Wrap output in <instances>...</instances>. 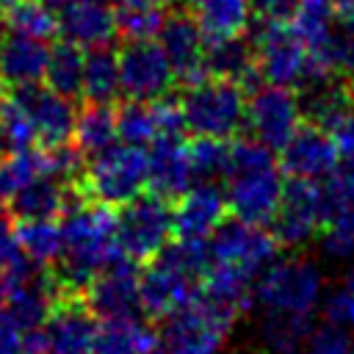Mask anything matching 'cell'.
Segmentation results:
<instances>
[{
	"label": "cell",
	"instance_id": "obj_1",
	"mask_svg": "<svg viewBox=\"0 0 354 354\" xmlns=\"http://www.w3.org/2000/svg\"><path fill=\"white\" fill-rule=\"evenodd\" d=\"M64 227V257L55 271L69 293L83 290L100 271L116 263L122 254L116 238V213L88 196L72 199L61 216Z\"/></svg>",
	"mask_w": 354,
	"mask_h": 354
},
{
	"label": "cell",
	"instance_id": "obj_2",
	"mask_svg": "<svg viewBox=\"0 0 354 354\" xmlns=\"http://www.w3.org/2000/svg\"><path fill=\"white\" fill-rule=\"evenodd\" d=\"M210 266L207 241H169L141 271V307L152 318H169L202 293V277Z\"/></svg>",
	"mask_w": 354,
	"mask_h": 354
},
{
	"label": "cell",
	"instance_id": "obj_3",
	"mask_svg": "<svg viewBox=\"0 0 354 354\" xmlns=\"http://www.w3.org/2000/svg\"><path fill=\"white\" fill-rule=\"evenodd\" d=\"M180 111L185 130L207 138H232L241 127H246V102L249 91L218 75H205L199 80L185 83L180 94Z\"/></svg>",
	"mask_w": 354,
	"mask_h": 354
},
{
	"label": "cell",
	"instance_id": "obj_4",
	"mask_svg": "<svg viewBox=\"0 0 354 354\" xmlns=\"http://www.w3.org/2000/svg\"><path fill=\"white\" fill-rule=\"evenodd\" d=\"M83 196L102 202L108 207H122L144 188H149V163L147 149L138 144L116 141L108 149L91 155L77 180Z\"/></svg>",
	"mask_w": 354,
	"mask_h": 354
},
{
	"label": "cell",
	"instance_id": "obj_5",
	"mask_svg": "<svg viewBox=\"0 0 354 354\" xmlns=\"http://www.w3.org/2000/svg\"><path fill=\"white\" fill-rule=\"evenodd\" d=\"M257 72L266 83L304 88L315 77H326L318 72L310 47L293 30L290 22H263L252 39Z\"/></svg>",
	"mask_w": 354,
	"mask_h": 354
},
{
	"label": "cell",
	"instance_id": "obj_6",
	"mask_svg": "<svg viewBox=\"0 0 354 354\" xmlns=\"http://www.w3.org/2000/svg\"><path fill=\"white\" fill-rule=\"evenodd\" d=\"M324 279L321 271L304 257H282L260 271L254 282V301L266 313H296L313 315L321 304Z\"/></svg>",
	"mask_w": 354,
	"mask_h": 354
},
{
	"label": "cell",
	"instance_id": "obj_7",
	"mask_svg": "<svg viewBox=\"0 0 354 354\" xmlns=\"http://www.w3.org/2000/svg\"><path fill=\"white\" fill-rule=\"evenodd\" d=\"M116 238L124 257L136 263L152 260L174 238L171 199L149 191L122 205L116 213Z\"/></svg>",
	"mask_w": 354,
	"mask_h": 354
},
{
	"label": "cell",
	"instance_id": "obj_8",
	"mask_svg": "<svg viewBox=\"0 0 354 354\" xmlns=\"http://www.w3.org/2000/svg\"><path fill=\"white\" fill-rule=\"evenodd\" d=\"M163 321L160 346L166 354H218L235 318L199 293V299Z\"/></svg>",
	"mask_w": 354,
	"mask_h": 354
},
{
	"label": "cell",
	"instance_id": "obj_9",
	"mask_svg": "<svg viewBox=\"0 0 354 354\" xmlns=\"http://www.w3.org/2000/svg\"><path fill=\"white\" fill-rule=\"evenodd\" d=\"M282 188L285 180L282 166H277V160L232 169L224 185L230 216L249 224H271L282 199Z\"/></svg>",
	"mask_w": 354,
	"mask_h": 354
},
{
	"label": "cell",
	"instance_id": "obj_10",
	"mask_svg": "<svg viewBox=\"0 0 354 354\" xmlns=\"http://www.w3.org/2000/svg\"><path fill=\"white\" fill-rule=\"evenodd\" d=\"M304 124V111H301V97L277 83H263L249 91L246 102V127L252 138L263 141L274 152H279L296 130Z\"/></svg>",
	"mask_w": 354,
	"mask_h": 354
},
{
	"label": "cell",
	"instance_id": "obj_11",
	"mask_svg": "<svg viewBox=\"0 0 354 354\" xmlns=\"http://www.w3.org/2000/svg\"><path fill=\"white\" fill-rule=\"evenodd\" d=\"M326 224V188L321 180H285L271 232L282 246H301Z\"/></svg>",
	"mask_w": 354,
	"mask_h": 354
},
{
	"label": "cell",
	"instance_id": "obj_12",
	"mask_svg": "<svg viewBox=\"0 0 354 354\" xmlns=\"http://www.w3.org/2000/svg\"><path fill=\"white\" fill-rule=\"evenodd\" d=\"M207 246H210L213 263H227L260 277V271L277 260L282 243L263 224H249L230 216L216 227Z\"/></svg>",
	"mask_w": 354,
	"mask_h": 354
},
{
	"label": "cell",
	"instance_id": "obj_13",
	"mask_svg": "<svg viewBox=\"0 0 354 354\" xmlns=\"http://www.w3.org/2000/svg\"><path fill=\"white\" fill-rule=\"evenodd\" d=\"M119 77H122V94L127 100H144V102L166 97L177 80L171 61L158 39L124 41V47L119 50Z\"/></svg>",
	"mask_w": 354,
	"mask_h": 354
},
{
	"label": "cell",
	"instance_id": "obj_14",
	"mask_svg": "<svg viewBox=\"0 0 354 354\" xmlns=\"http://www.w3.org/2000/svg\"><path fill=\"white\" fill-rule=\"evenodd\" d=\"M11 97H14V100L22 105V111L28 113L39 147L50 149V147L69 144V141L75 138L77 113H75L69 97L53 91V88L44 86V83L11 88Z\"/></svg>",
	"mask_w": 354,
	"mask_h": 354
},
{
	"label": "cell",
	"instance_id": "obj_15",
	"mask_svg": "<svg viewBox=\"0 0 354 354\" xmlns=\"http://www.w3.org/2000/svg\"><path fill=\"white\" fill-rule=\"evenodd\" d=\"M83 301L91 307V313L102 318H119V315H138L141 307V268L130 257H119L105 271H100L86 288Z\"/></svg>",
	"mask_w": 354,
	"mask_h": 354
},
{
	"label": "cell",
	"instance_id": "obj_16",
	"mask_svg": "<svg viewBox=\"0 0 354 354\" xmlns=\"http://www.w3.org/2000/svg\"><path fill=\"white\" fill-rule=\"evenodd\" d=\"M337 163H340V152L332 133L313 122L301 124L296 136L279 149V166L290 177L326 180L335 174Z\"/></svg>",
	"mask_w": 354,
	"mask_h": 354
},
{
	"label": "cell",
	"instance_id": "obj_17",
	"mask_svg": "<svg viewBox=\"0 0 354 354\" xmlns=\"http://www.w3.org/2000/svg\"><path fill=\"white\" fill-rule=\"evenodd\" d=\"M227 213H230L227 194L218 183H194L171 205L174 235L177 238L210 241V235L227 218Z\"/></svg>",
	"mask_w": 354,
	"mask_h": 354
},
{
	"label": "cell",
	"instance_id": "obj_18",
	"mask_svg": "<svg viewBox=\"0 0 354 354\" xmlns=\"http://www.w3.org/2000/svg\"><path fill=\"white\" fill-rule=\"evenodd\" d=\"M158 41H160L163 53L169 55L177 80L191 83V80H199L207 75V69H205L207 39H205L196 17H191L185 11L166 14L163 28L158 33Z\"/></svg>",
	"mask_w": 354,
	"mask_h": 354
},
{
	"label": "cell",
	"instance_id": "obj_19",
	"mask_svg": "<svg viewBox=\"0 0 354 354\" xmlns=\"http://www.w3.org/2000/svg\"><path fill=\"white\" fill-rule=\"evenodd\" d=\"M41 329L58 354H94L100 318L91 313V307L83 299L66 293L55 301Z\"/></svg>",
	"mask_w": 354,
	"mask_h": 354
},
{
	"label": "cell",
	"instance_id": "obj_20",
	"mask_svg": "<svg viewBox=\"0 0 354 354\" xmlns=\"http://www.w3.org/2000/svg\"><path fill=\"white\" fill-rule=\"evenodd\" d=\"M147 163H149V191L166 199L183 196L196 183L188 144H183V136H163L152 141L147 147Z\"/></svg>",
	"mask_w": 354,
	"mask_h": 354
},
{
	"label": "cell",
	"instance_id": "obj_21",
	"mask_svg": "<svg viewBox=\"0 0 354 354\" xmlns=\"http://www.w3.org/2000/svg\"><path fill=\"white\" fill-rule=\"evenodd\" d=\"M61 36L91 50L108 47L111 39L119 33L116 11L105 0H69L58 8Z\"/></svg>",
	"mask_w": 354,
	"mask_h": 354
},
{
	"label": "cell",
	"instance_id": "obj_22",
	"mask_svg": "<svg viewBox=\"0 0 354 354\" xmlns=\"http://www.w3.org/2000/svg\"><path fill=\"white\" fill-rule=\"evenodd\" d=\"M50 41L33 39L25 33L8 30L3 50H0V77L8 88H22L33 83H44L47 61H50Z\"/></svg>",
	"mask_w": 354,
	"mask_h": 354
},
{
	"label": "cell",
	"instance_id": "obj_23",
	"mask_svg": "<svg viewBox=\"0 0 354 354\" xmlns=\"http://www.w3.org/2000/svg\"><path fill=\"white\" fill-rule=\"evenodd\" d=\"M94 354H166L160 335L138 315L102 318Z\"/></svg>",
	"mask_w": 354,
	"mask_h": 354
},
{
	"label": "cell",
	"instance_id": "obj_24",
	"mask_svg": "<svg viewBox=\"0 0 354 354\" xmlns=\"http://www.w3.org/2000/svg\"><path fill=\"white\" fill-rule=\"evenodd\" d=\"M254 282H257L254 274L210 260V266L202 277V299H207L218 310L238 318L254 301Z\"/></svg>",
	"mask_w": 354,
	"mask_h": 354
},
{
	"label": "cell",
	"instance_id": "obj_25",
	"mask_svg": "<svg viewBox=\"0 0 354 354\" xmlns=\"http://www.w3.org/2000/svg\"><path fill=\"white\" fill-rule=\"evenodd\" d=\"M72 183L53 174H39L11 199V216L17 218H61L72 205Z\"/></svg>",
	"mask_w": 354,
	"mask_h": 354
},
{
	"label": "cell",
	"instance_id": "obj_26",
	"mask_svg": "<svg viewBox=\"0 0 354 354\" xmlns=\"http://www.w3.org/2000/svg\"><path fill=\"white\" fill-rule=\"evenodd\" d=\"M205 69H207V75H218V77H230V80L241 83L246 91L257 88V83L263 80L257 72L254 47L249 41H243V36L207 41Z\"/></svg>",
	"mask_w": 354,
	"mask_h": 354
},
{
	"label": "cell",
	"instance_id": "obj_27",
	"mask_svg": "<svg viewBox=\"0 0 354 354\" xmlns=\"http://www.w3.org/2000/svg\"><path fill=\"white\" fill-rule=\"evenodd\" d=\"M326 188V224H324V252L329 257L354 254V191L324 183Z\"/></svg>",
	"mask_w": 354,
	"mask_h": 354
},
{
	"label": "cell",
	"instance_id": "obj_28",
	"mask_svg": "<svg viewBox=\"0 0 354 354\" xmlns=\"http://www.w3.org/2000/svg\"><path fill=\"white\" fill-rule=\"evenodd\" d=\"M194 17L207 41L235 39L254 19V0H199Z\"/></svg>",
	"mask_w": 354,
	"mask_h": 354
},
{
	"label": "cell",
	"instance_id": "obj_29",
	"mask_svg": "<svg viewBox=\"0 0 354 354\" xmlns=\"http://www.w3.org/2000/svg\"><path fill=\"white\" fill-rule=\"evenodd\" d=\"M17 238L25 260L36 268H53L64 257V227L58 218H19Z\"/></svg>",
	"mask_w": 354,
	"mask_h": 354
},
{
	"label": "cell",
	"instance_id": "obj_30",
	"mask_svg": "<svg viewBox=\"0 0 354 354\" xmlns=\"http://www.w3.org/2000/svg\"><path fill=\"white\" fill-rule=\"evenodd\" d=\"M119 94H122L119 53H113L111 47H91V50H86L83 91H80V97L86 102L111 105Z\"/></svg>",
	"mask_w": 354,
	"mask_h": 354
},
{
	"label": "cell",
	"instance_id": "obj_31",
	"mask_svg": "<svg viewBox=\"0 0 354 354\" xmlns=\"http://www.w3.org/2000/svg\"><path fill=\"white\" fill-rule=\"evenodd\" d=\"M83 66H86V47L64 39V41L50 47L44 86H50L53 91L75 100L83 91Z\"/></svg>",
	"mask_w": 354,
	"mask_h": 354
},
{
	"label": "cell",
	"instance_id": "obj_32",
	"mask_svg": "<svg viewBox=\"0 0 354 354\" xmlns=\"http://www.w3.org/2000/svg\"><path fill=\"white\" fill-rule=\"evenodd\" d=\"M72 141L88 158L102 152V149H108L111 144H116L119 141L116 108L113 105H102V102H88L77 113V124H75V138Z\"/></svg>",
	"mask_w": 354,
	"mask_h": 354
},
{
	"label": "cell",
	"instance_id": "obj_33",
	"mask_svg": "<svg viewBox=\"0 0 354 354\" xmlns=\"http://www.w3.org/2000/svg\"><path fill=\"white\" fill-rule=\"evenodd\" d=\"M116 124H119V141L149 147L152 141L163 138L160 100H152V102L127 100L122 108H116Z\"/></svg>",
	"mask_w": 354,
	"mask_h": 354
},
{
	"label": "cell",
	"instance_id": "obj_34",
	"mask_svg": "<svg viewBox=\"0 0 354 354\" xmlns=\"http://www.w3.org/2000/svg\"><path fill=\"white\" fill-rule=\"evenodd\" d=\"M6 28L14 33H25L33 39H55L61 36V25H58V8H53L44 0H14L6 11H3Z\"/></svg>",
	"mask_w": 354,
	"mask_h": 354
},
{
	"label": "cell",
	"instance_id": "obj_35",
	"mask_svg": "<svg viewBox=\"0 0 354 354\" xmlns=\"http://www.w3.org/2000/svg\"><path fill=\"white\" fill-rule=\"evenodd\" d=\"M39 174H47L44 149H17L0 155V205H11V199Z\"/></svg>",
	"mask_w": 354,
	"mask_h": 354
},
{
	"label": "cell",
	"instance_id": "obj_36",
	"mask_svg": "<svg viewBox=\"0 0 354 354\" xmlns=\"http://www.w3.org/2000/svg\"><path fill=\"white\" fill-rule=\"evenodd\" d=\"M310 332H313L310 315H296V313H266L260 324L263 343L277 354H290L304 348Z\"/></svg>",
	"mask_w": 354,
	"mask_h": 354
},
{
	"label": "cell",
	"instance_id": "obj_37",
	"mask_svg": "<svg viewBox=\"0 0 354 354\" xmlns=\"http://www.w3.org/2000/svg\"><path fill=\"white\" fill-rule=\"evenodd\" d=\"M191 169L196 183H218L230 177L232 169V144L227 138H207L196 136L188 144Z\"/></svg>",
	"mask_w": 354,
	"mask_h": 354
},
{
	"label": "cell",
	"instance_id": "obj_38",
	"mask_svg": "<svg viewBox=\"0 0 354 354\" xmlns=\"http://www.w3.org/2000/svg\"><path fill=\"white\" fill-rule=\"evenodd\" d=\"M335 19H337L335 0H299L290 25L313 53L335 33Z\"/></svg>",
	"mask_w": 354,
	"mask_h": 354
},
{
	"label": "cell",
	"instance_id": "obj_39",
	"mask_svg": "<svg viewBox=\"0 0 354 354\" xmlns=\"http://www.w3.org/2000/svg\"><path fill=\"white\" fill-rule=\"evenodd\" d=\"M163 6L160 3H138V6H119L116 8V25L119 33L127 41L136 39H158L163 28Z\"/></svg>",
	"mask_w": 354,
	"mask_h": 354
},
{
	"label": "cell",
	"instance_id": "obj_40",
	"mask_svg": "<svg viewBox=\"0 0 354 354\" xmlns=\"http://www.w3.org/2000/svg\"><path fill=\"white\" fill-rule=\"evenodd\" d=\"M0 130H3L6 144H8L11 152H17V149H33L39 144L28 113L22 111V105L14 97H3L0 100Z\"/></svg>",
	"mask_w": 354,
	"mask_h": 354
},
{
	"label": "cell",
	"instance_id": "obj_41",
	"mask_svg": "<svg viewBox=\"0 0 354 354\" xmlns=\"http://www.w3.org/2000/svg\"><path fill=\"white\" fill-rule=\"evenodd\" d=\"M351 326L335 324V321H324L321 326H313L310 337H307V354H346L348 343H351Z\"/></svg>",
	"mask_w": 354,
	"mask_h": 354
},
{
	"label": "cell",
	"instance_id": "obj_42",
	"mask_svg": "<svg viewBox=\"0 0 354 354\" xmlns=\"http://www.w3.org/2000/svg\"><path fill=\"white\" fill-rule=\"evenodd\" d=\"M19 263H25V254L19 249L17 224L11 221V213L6 210V205H0V268L11 271Z\"/></svg>",
	"mask_w": 354,
	"mask_h": 354
},
{
	"label": "cell",
	"instance_id": "obj_43",
	"mask_svg": "<svg viewBox=\"0 0 354 354\" xmlns=\"http://www.w3.org/2000/svg\"><path fill=\"white\" fill-rule=\"evenodd\" d=\"M299 0H254V19L263 22H290Z\"/></svg>",
	"mask_w": 354,
	"mask_h": 354
},
{
	"label": "cell",
	"instance_id": "obj_44",
	"mask_svg": "<svg viewBox=\"0 0 354 354\" xmlns=\"http://www.w3.org/2000/svg\"><path fill=\"white\" fill-rule=\"evenodd\" d=\"M0 354H25V329L0 310Z\"/></svg>",
	"mask_w": 354,
	"mask_h": 354
},
{
	"label": "cell",
	"instance_id": "obj_45",
	"mask_svg": "<svg viewBox=\"0 0 354 354\" xmlns=\"http://www.w3.org/2000/svg\"><path fill=\"white\" fill-rule=\"evenodd\" d=\"M25 354H58V351L50 346L44 329H33L25 332Z\"/></svg>",
	"mask_w": 354,
	"mask_h": 354
},
{
	"label": "cell",
	"instance_id": "obj_46",
	"mask_svg": "<svg viewBox=\"0 0 354 354\" xmlns=\"http://www.w3.org/2000/svg\"><path fill=\"white\" fill-rule=\"evenodd\" d=\"M335 8H337L340 28L354 36V0H335Z\"/></svg>",
	"mask_w": 354,
	"mask_h": 354
},
{
	"label": "cell",
	"instance_id": "obj_47",
	"mask_svg": "<svg viewBox=\"0 0 354 354\" xmlns=\"http://www.w3.org/2000/svg\"><path fill=\"white\" fill-rule=\"evenodd\" d=\"M6 296H8V274L0 268V310L6 304Z\"/></svg>",
	"mask_w": 354,
	"mask_h": 354
},
{
	"label": "cell",
	"instance_id": "obj_48",
	"mask_svg": "<svg viewBox=\"0 0 354 354\" xmlns=\"http://www.w3.org/2000/svg\"><path fill=\"white\" fill-rule=\"evenodd\" d=\"M343 290H346L348 296H354V268L346 274V279H343Z\"/></svg>",
	"mask_w": 354,
	"mask_h": 354
},
{
	"label": "cell",
	"instance_id": "obj_49",
	"mask_svg": "<svg viewBox=\"0 0 354 354\" xmlns=\"http://www.w3.org/2000/svg\"><path fill=\"white\" fill-rule=\"evenodd\" d=\"M116 6H138V3H160V0H113ZM163 6V3H160Z\"/></svg>",
	"mask_w": 354,
	"mask_h": 354
},
{
	"label": "cell",
	"instance_id": "obj_50",
	"mask_svg": "<svg viewBox=\"0 0 354 354\" xmlns=\"http://www.w3.org/2000/svg\"><path fill=\"white\" fill-rule=\"evenodd\" d=\"M6 36H8V28H6V19L0 17V50H3V41H6Z\"/></svg>",
	"mask_w": 354,
	"mask_h": 354
},
{
	"label": "cell",
	"instance_id": "obj_51",
	"mask_svg": "<svg viewBox=\"0 0 354 354\" xmlns=\"http://www.w3.org/2000/svg\"><path fill=\"white\" fill-rule=\"evenodd\" d=\"M6 152H11V149H8V144H6V136H3V130H0V155H6Z\"/></svg>",
	"mask_w": 354,
	"mask_h": 354
},
{
	"label": "cell",
	"instance_id": "obj_52",
	"mask_svg": "<svg viewBox=\"0 0 354 354\" xmlns=\"http://www.w3.org/2000/svg\"><path fill=\"white\" fill-rule=\"evenodd\" d=\"M348 100H351V108H354V77H351V83H348Z\"/></svg>",
	"mask_w": 354,
	"mask_h": 354
},
{
	"label": "cell",
	"instance_id": "obj_53",
	"mask_svg": "<svg viewBox=\"0 0 354 354\" xmlns=\"http://www.w3.org/2000/svg\"><path fill=\"white\" fill-rule=\"evenodd\" d=\"M11 3H14V0H0V14H3V11H6Z\"/></svg>",
	"mask_w": 354,
	"mask_h": 354
},
{
	"label": "cell",
	"instance_id": "obj_54",
	"mask_svg": "<svg viewBox=\"0 0 354 354\" xmlns=\"http://www.w3.org/2000/svg\"><path fill=\"white\" fill-rule=\"evenodd\" d=\"M346 354H354V332H351V343H348V351Z\"/></svg>",
	"mask_w": 354,
	"mask_h": 354
},
{
	"label": "cell",
	"instance_id": "obj_55",
	"mask_svg": "<svg viewBox=\"0 0 354 354\" xmlns=\"http://www.w3.org/2000/svg\"><path fill=\"white\" fill-rule=\"evenodd\" d=\"M64 3H69V0H53V8H61Z\"/></svg>",
	"mask_w": 354,
	"mask_h": 354
},
{
	"label": "cell",
	"instance_id": "obj_56",
	"mask_svg": "<svg viewBox=\"0 0 354 354\" xmlns=\"http://www.w3.org/2000/svg\"><path fill=\"white\" fill-rule=\"evenodd\" d=\"M3 91H6V83H3V77H0V100H3Z\"/></svg>",
	"mask_w": 354,
	"mask_h": 354
},
{
	"label": "cell",
	"instance_id": "obj_57",
	"mask_svg": "<svg viewBox=\"0 0 354 354\" xmlns=\"http://www.w3.org/2000/svg\"><path fill=\"white\" fill-rule=\"evenodd\" d=\"M185 3H191V6H196V3H199V0H185Z\"/></svg>",
	"mask_w": 354,
	"mask_h": 354
},
{
	"label": "cell",
	"instance_id": "obj_58",
	"mask_svg": "<svg viewBox=\"0 0 354 354\" xmlns=\"http://www.w3.org/2000/svg\"><path fill=\"white\" fill-rule=\"evenodd\" d=\"M290 354H307V351H301V348H299V351H290Z\"/></svg>",
	"mask_w": 354,
	"mask_h": 354
}]
</instances>
